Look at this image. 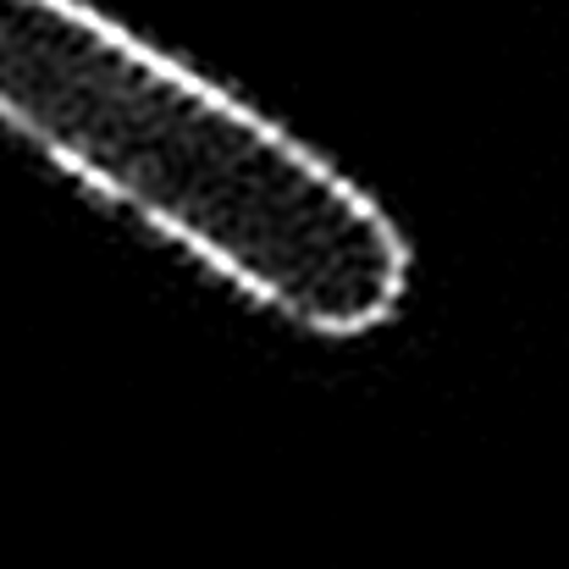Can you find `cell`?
Here are the masks:
<instances>
[{"mask_svg": "<svg viewBox=\"0 0 569 569\" xmlns=\"http://www.w3.org/2000/svg\"><path fill=\"white\" fill-rule=\"evenodd\" d=\"M0 128L310 332H377L409 293L355 178L89 0H0Z\"/></svg>", "mask_w": 569, "mask_h": 569, "instance_id": "cell-1", "label": "cell"}]
</instances>
